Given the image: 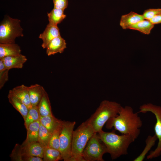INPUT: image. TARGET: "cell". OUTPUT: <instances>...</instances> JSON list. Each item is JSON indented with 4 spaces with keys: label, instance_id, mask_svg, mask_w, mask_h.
Segmentation results:
<instances>
[{
    "label": "cell",
    "instance_id": "19",
    "mask_svg": "<svg viewBox=\"0 0 161 161\" xmlns=\"http://www.w3.org/2000/svg\"><path fill=\"white\" fill-rule=\"evenodd\" d=\"M38 106L40 116H45L53 115L52 113L48 95L45 90Z\"/></svg>",
    "mask_w": 161,
    "mask_h": 161
},
{
    "label": "cell",
    "instance_id": "11",
    "mask_svg": "<svg viewBox=\"0 0 161 161\" xmlns=\"http://www.w3.org/2000/svg\"><path fill=\"white\" fill-rule=\"evenodd\" d=\"M66 48L65 40L61 36L52 40L47 45L46 54L48 56L54 55L58 53H62Z\"/></svg>",
    "mask_w": 161,
    "mask_h": 161
},
{
    "label": "cell",
    "instance_id": "31",
    "mask_svg": "<svg viewBox=\"0 0 161 161\" xmlns=\"http://www.w3.org/2000/svg\"><path fill=\"white\" fill-rule=\"evenodd\" d=\"M153 24H158L161 23V14L157 15L149 20Z\"/></svg>",
    "mask_w": 161,
    "mask_h": 161
},
{
    "label": "cell",
    "instance_id": "9",
    "mask_svg": "<svg viewBox=\"0 0 161 161\" xmlns=\"http://www.w3.org/2000/svg\"><path fill=\"white\" fill-rule=\"evenodd\" d=\"M19 149L21 156V161H24V158L26 156L43 158L44 147L38 142H24L21 145H19Z\"/></svg>",
    "mask_w": 161,
    "mask_h": 161
},
{
    "label": "cell",
    "instance_id": "3",
    "mask_svg": "<svg viewBox=\"0 0 161 161\" xmlns=\"http://www.w3.org/2000/svg\"><path fill=\"white\" fill-rule=\"evenodd\" d=\"M122 107L115 101L104 100L102 101L95 112L88 119L95 132L101 131L103 128L111 118L117 115Z\"/></svg>",
    "mask_w": 161,
    "mask_h": 161
},
{
    "label": "cell",
    "instance_id": "23",
    "mask_svg": "<svg viewBox=\"0 0 161 161\" xmlns=\"http://www.w3.org/2000/svg\"><path fill=\"white\" fill-rule=\"evenodd\" d=\"M154 25L149 20L144 19L132 26L129 29L138 31L145 34L149 35Z\"/></svg>",
    "mask_w": 161,
    "mask_h": 161
},
{
    "label": "cell",
    "instance_id": "28",
    "mask_svg": "<svg viewBox=\"0 0 161 161\" xmlns=\"http://www.w3.org/2000/svg\"><path fill=\"white\" fill-rule=\"evenodd\" d=\"M10 69L7 68L2 60L0 59V89L4 86L9 79L8 72Z\"/></svg>",
    "mask_w": 161,
    "mask_h": 161
},
{
    "label": "cell",
    "instance_id": "24",
    "mask_svg": "<svg viewBox=\"0 0 161 161\" xmlns=\"http://www.w3.org/2000/svg\"><path fill=\"white\" fill-rule=\"evenodd\" d=\"M156 135L154 134L153 136H148L145 141V146L141 153L137 157L135 158L134 161H143L145 157L151 148L155 144L157 140Z\"/></svg>",
    "mask_w": 161,
    "mask_h": 161
},
{
    "label": "cell",
    "instance_id": "22",
    "mask_svg": "<svg viewBox=\"0 0 161 161\" xmlns=\"http://www.w3.org/2000/svg\"><path fill=\"white\" fill-rule=\"evenodd\" d=\"M43 161H58L63 160L59 150L48 146L44 147Z\"/></svg>",
    "mask_w": 161,
    "mask_h": 161
},
{
    "label": "cell",
    "instance_id": "25",
    "mask_svg": "<svg viewBox=\"0 0 161 161\" xmlns=\"http://www.w3.org/2000/svg\"><path fill=\"white\" fill-rule=\"evenodd\" d=\"M40 114L38 106H32L29 109L27 116L24 120V126L27 129L31 123L40 120Z\"/></svg>",
    "mask_w": 161,
    "mask_h": 161
},
{
    "label": "cell",
    "instance_id": "13",
    "mask_svg": "<svg viewBox=\"0 0 161 161\" xmlns=\"http://www.w3.org/2000/svg\"><path fill=\"white\" fill-rule=\"evenodd\" d=\"M144 19L142 15L131 11L121 16L120 25L123 29H129L132 26Z\"/></svg>",
    "mask_w": 161,
    "mask_h": 161
},
{
    "label": "cell",
    "instance_id": "17",
    "mask_svg": "<svg viewBox=\"0 0 161 161\" xmlns=\"http://www.w3.org/2000/svg\"><path fill=\"white\" fill-rule=\"evenodd\" d=\"M40 123L52 134L61 125L63 121L57 119L54 115L40 116Z\"/></svg>",
    "mask_w": 161,
    "mask_h": 161
},
{
    "label": "cell",
    "instance_id": "21",
    "mask_svg": "<svg viewBox=\"0 0 161 161\" xmlns=\"http://www.w3.org/2000/svg\"><path fill=\"white\" fill-rule=\"evenodd\" d=\"M64 11L61 9L53 8L49 13H47L48 24L56 26L61 23L66 17Z\"/></svg>",
    "mask_w": 161,
    "mask_h": 161
},
{
    "label": "cell",
    "instance_id": "8",
    "mask_svg": "<svg viewBox=\"0 0 161 161\" xmlns=\"http://www.w3.org/2000/svg\"><path fill=\"white\" fill-rule=\"evenodd\" d=\"M95 132L88 141L82 153L84 161H104L103 155L107 153L106 146Z\"/></svg>",
    "mask_w": 161,
    "mask_h": 161
},
{
    "label": "cell",
    "instance_id": "7",
    "mask_svg": "<svg viewBox=\"0 0 161 161\" xmlns=\"http://www.w3.org/2000/svg\"><path fill=\"white\" fill-rule=\"evenodd\" d=\"M149 112L152 113L156 118L154 130L158 142L156 148L147 156L146 159L148 160L157 157L161 154V107L151 103H147L140 106L138 112L145 113Z\"/></svg>",
    "mask_w": 161,
    "mask_h": 161
},
{
    "label": "cell",
    "instance_id": "18",
    "mask_svg": "<svg viewBox=\"0 0 161 161\" xmlns=\"http://www.w3.org/2000/svg\"><path fill=\"white\" fill-rule=\"evenodd\" d=\"M7 97L9 103L19 112L24 120L28 112V108L19 99L9 92Z\"/></svg>",
    "mask_w": 161,
    "mask_h": 161
},
{
    "label": "cell",
    "instance_id": "12",
    "mask_svg": "<svg viewBox=\"0 0 161 161\" xmlns=\"http://www.w3.org/2000/svg\"><path fill=\"white\" fill-rule=\"evenodd\" d=\"M0 59L2 60L6 67L9 69L22 68L27 60L26 57L21 54L16 56H6Z\"/></svg>",
    "mask_w": 161,
    "mask_h": 161
},
{
    "label": "cell",
    "instance_id": "29",
    "mask_svg": "<svg viewBox=\"0 0 161 161\" xmlns=\"http://www.w3.org/2000/svg\"><path fill=\"white\" fill-rule=\"evenodd\" d=\"M161 14V8H150L145 10L142 14L144 19L149 20L155 16Z\"/></svg>",
    "mask_w": 161,
    "mask_h": 161
},
{
    "label": "cell",
    "instance_id": "5",
    "mask_svg": "<svg viewBox=\"0 0 161 161\" xmlns=\"http://www.w3.org/2000/svg\"><path fill=\"white\" fill-rule=\"evenodd\" d=\"M21 21L9 16H4L0 24V43H15L16 38L23 37Z\"/></svg>",
    "mask_w": 161,
    "mask_h": 161
},
{
    "label": "cell",
    "instance_id": "30",
    "mask_svg": "<svg viewBox=\"0 0 161 161\" xmlns=\"http://www.w3.org/2000/svg\"><path fill=\"white\" fill-rule=\"evenodd\" d=\"M54 8L64 10L68 6V0H52Z\"/></svg>",
    "mask_w": 161,
    "mask_h": 161
},
{
    "label": "cell",
    "instance_id": "20",
    "mask_svg": "<svg viewBox=\"0 0 161 161\" xmlns=\"http://www.w3.org/2000/svg\"><path fill=\"white\" fill-rule=\"evenodd\" d=\"M40 120L30 123L27 130V136L24 141L27 143L38 142L39 129L40 126Z\"/></svg>",
    "mask_w": 161,
    "mask_h": 161
},
{
    "label": "cell",
    "instance_id": "16",
    "mask_svg": "<svg viewBox=\"0 0 161 161\" xmlns=\"http://www.w3.org/2000/svg\"><path fill=\"white\" fill-rule=\"evenodd\" d=\"M19 46L15 43L0 44V58L8 56H16L21 54Z\"/></svg>",
    "mask_w": 161,
    "mask_h": 161
},
{
    "label": "cell",
    "instance_id": "26",
    "mask_svg": "<svg viewBox=\"0 0 161 161\" xmlns=\"http://www.w3.org/2000/svg\"><path fill=\"white\" fill-rule=\"evenodd\" d=\"M52 134L46 128L40 123L38 142L44 147L48 146Z\"/></svg>",
    "mask_w": 161,
    "mask_h": 161
},
{
    "label": "cell",
    "instance_id": "4",
    "mask_svg": "<svg viewBox=\"0 0 161 161\" xmlns=\"http://www.w3.org/2000/svg\"><path fill=\"white\" fill-rule=\"evenodd\" d=\"M95 132L88 119L74 131L71 161H84L82 156L83 152L88 141Z\"/></svg>",
    "mask_w": 161,
    "mask_h": 161
},
{
    "label": "cell",
    "instance_id": "1",
    "mask_svg": "<svg viewBox=\"0 0 161 161\" xmlns=\"http://www.w3.org/2000/svg\"><path fill=\"white\" fill-rule=\"evenodd\" d=\"M138 113L134 112L130 106H122L118 114L107 122L106 128L111 129L114 127L122 134H129L136 140L140 134V128L143 125Z\"/></svg>",
    "mask_w": 161,
    "mask_h": 161
},
{
    "label": "cell",
    "instance_id": "10",
    "mask_svg": "<svg viewBox=\"0 0 161 161\" xmlns=\"http://www.w3.org/2000/svg\"><path fill=\"white\" fill-rule=\"evenodd\" d=\"M60 36H61L60 30L57 26H53L48 24L43 32L39 36V38L43 41L42 47L44 49L46 48L52 40Z\"/></svg>",
    "mask_w": 161,
    "mask_h": 161
},
{
    "label": "cell",
    "instance_id": "2",
    "mask_svg": "<svg viewBox=\"0 0 161 161\" xmlns=\"http://www.w3.org/2000/svg\"><path fill=\"white\" fill-rule=\"evenodd\" d=\"M97 134L99 139L106 146L107 153L110 154L112 160L128 154L129 145L135 140L129 134L118 135L115 133L114 130L110 132L103 130Z\"/></svg>",
    "mask_w": 161,
    "mask_h": 161
},
{
    "label": "cell",
    "instance_id": "15",
    "mask_svg": "<svg viewBox=\"0 0 161 161\" xmlns=\"http://www.w3.org/2000/svg\"><path fill=\"white\" fill-rule=\"evenodd\" d=\"M30 98L32 106H38L45 90L39 84H35L28 86Z\"/></svg>",
    "mask_w": 161,
    "mask_h": 161
},
{
    "label": "cell",
    "instance_id": "6",
    "mask_svg": "<svg viewBox=\"0 0 161 161\" xmlns=\"http://www.w3.org/2000/svg\"><path fill=\"white\" fill-rule=\"evenodd\" d=\"M75 124V121H63L59 150L64 161H71L73 134Z\"/></svg>",
    "mask_w": 161,
    "mask_h": 161
},
{
    "label": "cell",
    "instance_id": "27",
    "mask_svg": "<svg viewBox=\"0 0 161 161\" xmlns=\"http://www.w3.org/2000/svg\"><path fill=\"white\" fill-rule=\"evenodd\" d=\"M62 125V123L52 133L48 146L59 150L60 137Z\"/></svg>",
    "mask_w": 161,
    "mask_h": 161
},
{
    "label": "cell",
    "instance_id": "14",
    "mask_svg": "<svg viewBox=\"0 0 161 161\" xmlns=\"http://www.w3.org/2000/svg\"><path fill=\"white\" fill-rule=\"evenodd\" d=\"M9 92L21 100L29 109L32 107L30 98L28 86L22 84L13 88Z\"/></svg>",
    "mask_w": 161,
    "mask_h": 161
}]
</instances>
